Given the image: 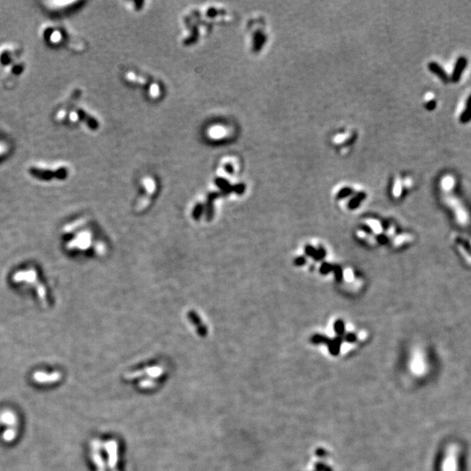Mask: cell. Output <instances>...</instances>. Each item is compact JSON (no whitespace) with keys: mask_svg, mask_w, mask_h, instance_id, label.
I'll return each mask as SVG.
<instances>
[{"mask_svg":"<svg viewBox=\"0 0 471 471\" xmlns=\"http://www.w3.org/2000/svg\"><path fill=\"white\" fill-rule=\"evenodd\" d=\"M355 236L360 242L371 247L400 249L411 243L413 236L402 232L397 223L382 217H366L359 222Z\"/></svg>","mask_w":471,"mask_h":471,"instance_id":"cell-1","label":"cell"},{"mask_svg":"<svg viewBox=\"0 0 471 471\" xmlns=\"http://www.w3.org/2000/svg\"><path fill=\"white\" fill-rule=\"evenodd\" d=\"M325 328V333L314 336V341L318 344L328 341L325 344L328 345L329 348H335V353L339 352L342 344H349L350 346L356 345L359 341H363L366 336L363 331H359L344 318H335Z\"/></svg>","mask_w":471,"mask_h":471,"instance_id":"cell-2","label":"cell"},{"mask_svg":"<svg viewBox=\"0 0 471 471\" xmlns=\"http://www.w3.org/2000/svg\"><path fill=\"white\" fill-rule=\"evenodd\" d=\"M468 64L467 59L465 57H460L457 60L454 68L453 73L451 78L454 82H458L460 80L461 76L464 73V69Z\"/></svg>","mask_w":471,"mask_h":471,"instance_id":"cell-3","label":"cell"},{"mask_svg":"<svg viewBox=\"0 0 471 471\" xmlns=\"http://www.w3.org/2000/svg\"><path fill=\"white\" fill-rule=\"evenodd\" d=\"M428 68L433 74L437 75L443 82L449 81V76L447 75L446 72L444 71V69L436 62H430L428 65Z\"/></svg>","mask_w":471,"mask_h":471,"instance_id":"cell-4","label":"cell"},{"mask_svg":"<svg viewBox=\"0 0 471 471\" xmlns=\"http://www.w3.org/2000/svg\"><path fill=\"white\" fill-rule=\"evenodd\" d=\"M471 120V107L466 108L461 114L460 122L462 123H467Z\"/></svg>","mask_w":471,"mask_h":471,"instance_id":"cell-5","label":"cell"},{"mask_svg":"<svg viewBox=\"0 0 471 471\" xmlns=\"http://www.w3.org/2000/svg\"><path fill=\"white\" fill-rule=\"evenodd\" d=\"M436 101H435V100H431V101H429V102L427 104V106H426V107H427V108H428V110H432V109H434V108L436 107Z\"/></svg>","mask_w":471,"mask_h":471,"instance_id":"cell-6","label":"cell"},{"mask_svg":"<svg viewBox=\"0 0 471 471\" xmlns=\"http://www.w3.org/2000/svg\"><path fill=\"white\" fill-rule=\"evenodd\" d=\"M471 107V94L468 97L467 101H466V108Z\"/></svg>","mask_w":471,"mask_h":471,"instance_id":"cell-7","label":"cell"}]
</instances>
